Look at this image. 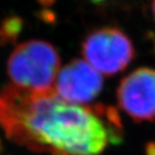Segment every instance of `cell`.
<instances>
[{
	"instance_id": "4",
	"label": "cell",
	"mask_w": 155,
	"mask_h": 155,
	"mask_svg": "<svg viewBox=\"0 0 155 155\" xmlns=\"http://www.w3.org/2000/svg\"><path fill=\"white\" fill-rule=\"evenodd\" d=\"M117 101L135 122H155V70L139 68L126 76L117 89Z\"/></svg>"
},
{
	"instance_id": "2",
	"label": "cell",
	"mask_w": 155,
	"mask_h": 155,
	"mask_svg": "<svg viewBox=\"0 0 155 155\" xmlns=\"http://www.w3.org/2000/svg\"><path fill=\"white\" fill-rule=\"evenodd\" d=\"M61 58L48 41L31 39L18 45L9 55L7 74L13 85L36 92L54 89Z\"/></svg>"
},
{
	"instance_id": "9",
	"label": "cell",
	"mask_w": 155,
	"mask_h": 155,
	"mask_svg": "<svg viewBox=\"0 0 155 155\" xmlns=\"http://www.w3.org/2000/svg\"><path fill=\"white\" fill-rule=\"evenodd\" d=\"M91 1L94 2V3H102V2L106 1V0H91Z\"/></svg>"
},
{
	"instance_id": "7",
	"label": "cell",
	"mask_w": 155,
	"mask_h": 155,
	"mask_svg": "<svg viewBox=\"0 0 155 155\" xmlns=\"http://www.w3.org/2000/svg\"><path fill=\"white\" fill-rule=\"evenodd\" d=\"M147 155H155V143L150 144L147 147Z\"/></svg>"
},
{
	"instance_id": "6",
	"label": "cell",
	"mask_w": 155,
	"mask_h": 155,
	"mask_svg": "<svg viewBox=\"0 0 155 155\" xmlns=\"http://www.w3.org/2000/svg\"><path fill=\"white\" fill-rule=\"evenodd\" d=\"M22 27V22L17 17H9L3 21L0 26V39L3 41H11L16 38Z\"/></svg>"
},
{
	"instance_id": "1",
	"label": "cell",
	"mask_w": 155,
	"mask_h": 155,
	"mask_svg": "<svg viewBox=\"0 0 155 155\" xmlns=\"http://www.w3.org/2000/svg\"><path fill=\"white\" fill-rule=\"evenodd\" d=\"M0 127L14 143L51 155H100L122 137L115 108L82 107L54 89L36 92L13 84L0 90Z\"/></svg>"
},
{
	"instance_id": "8",
	"label": "cell",
	"mask_w": 155,
	"mask_h": 155,
	"mask_svg": "<svg viewBox=\"0 0 155 155\" xmlns=\"http://www.w3.org/2000/svg\"><path fill=\"white\" fill-rule=\"evenodd\" d=\"M151 10H152L153 19L155 21V0H152V4H151Z\"/></svg>"
},
{
	"instance_id": "5",
	"label": "cell",
	"mask_w": 155,
	"mask_h": 155,
	"mask_svg": "<svg viewBox=\"0 0 155 155\" xmlns=\"http://www.w3.org/2000/svg\"><path fill=\"white\" fill-rule=\"evenodd\" d=\"M104 88V79L87 61L75 58L60 70L54 89L64 101L73 104H89Z\"/></svg>"
},
{
	"instance_id": "3",
	"label": "cell",
	"mask_w": 155,
	"mask_h": 155,
	"mask_svg": "<svg viewBox=\"0 0 155 155\" xmlns=\"http://www.w3.org/2000/svg\"><path fill=\"white\" fill-rule=\"evenodd\" d=\"M85 60L99 73L111 77L122 72L135 58L132 40L114 26L95 29L82 42Z\"/></svg>"
}]
</instances>
